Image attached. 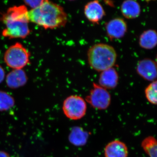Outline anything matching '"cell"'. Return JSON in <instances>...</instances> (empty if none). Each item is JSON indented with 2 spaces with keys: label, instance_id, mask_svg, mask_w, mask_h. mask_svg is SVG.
Instances as JSON below:
<instances>
[{
  "label": "cell",
  "instance_id": "obj_1",
  "mask_svg": "<svg viewBox=\"0 0 157 157\" xmlns=\"http://www.w3.org/2000/svg\"><path fill=\"white\" fill-rule=\"evenodd\" d=\"M29 21L45 29L64 27L67 24L68 16L62 6L48 0L36 9L29 11Z\"/></svg>",
  "mask_w": 157,
  "mask_h": 157
},
{
  "label": "cell",
  "instance_id": "obj_2",
  "mask_svg": "<svg viewBox=\"0 0 157 157\" xmlns=\"http://www.w3.org/2000/svg\"><path fill=\"white\" fill-rule=\"evenodd\" d=\"M5 25L3 36L9 39H25L30 33L29 11L24 5L10 7L0 17Z\"/></svg>",
  "mask_w": 157,
  "mask_h": 157
},
{
  "label": "cell",
  "instance_id": "obj_3",
  "mask_svg": "<svg viewBox=\"0 0 157 157\" xmlns=\"http://www.w3.org/2000/svg\"><path fill=\"white\" fill-rule=\"evenodd\" d=\"M89 64L98 72L113 67L117 59V53L113 47L104 43H98L91 46L87 52Z\"/></svg>",
  "mask_w": 157,
  "mask_h": 157
},
{
  "label": "cell",
  "instance_id": "obj_4",
  "mask_svg": "<svg viewBox=\"0 0 157 157\" xmlns=\"http://www.w3.org/2000/svg\"><path fill=\"white\" fill-rule=\"evenodd\" d=\"M30 53L21 43L17 42L9 47L4 54V60L9 67L20 70L30 63Z\"/></svg>",
  "mask_w": 157,
  "mask_h": 157
},
{
  "label": "cell",
  "instance_id": "obj_5",
  "mask_svg": "<svg viewBox=\"0 0 157 157\" xmlns=\"http://www.w3.org/2000/svg\"><path fill=\"white\" fill-rule=\"evenodd\" d=\"M63 112L71 120L81 119L87 111V104L83 98L78 95H71L66 98L63 104Z\"/></svg>",
  "mask_w": 157,
  "mask_h": 157
},
{
  "label": "cell",
  "instance_id": "obj_6",
  "mask_svg": "<svg viewBox=\"0 0 157 157\" xmlns=\"http://www.w3.org/2000/svg\"><path fill=\"white\" fill-rule=\"evenodd\" d=\"M85 101L94 109L105 110L111 104V97L107 90L94 83L92 88L86 97Z\"/></svg>",
  "mask_w": 157,
  "mask_h": 157
},
{
  "label": "cell",
  "instance_id": "obj_7",
  "mask_svg": "<svg viewBox=\"0 0 157 157\" xmlns=\"http://www.w3.org/2000/svg\"><path fill=\"white\" fill-rule=\"evenodd\" d=\"M106 33L110 40L123 38L128 30L127 23L123 18L117 17L109 21L105 25Z\"/></svg>",
  "mask_w": 157,
  "mask_h": 157
},
{
  "label": "cell",
  "instance_id": "obj_8",
  "mask_svg": "<svg viewBox=\"0 0 157 157\" xmlns=\"http://www.w3.org/2000/svg\"><path fill=\"white\" fill-rule=\"evenodd\" d=\"M136 71L139 76L147 81L153 82L157 78V65L151 59H144L138 62Z\"/></svg>",
  "mask_w": 157,
  "mask_h": 157
},
{
  "label": "cell",
  "instance_id": "obj_9",
  "mask_svg": "<svg viewBox=\"0 0 157 157\" xmlns=\"http://www.w3.org/2000/svg\"><path fill=\"white\" fill-rule=\"evenodd\" d=\"M84 13L88 20L94 24H99L106 14L103 6L98 1L87 3L84 6Z\"/></svg>",
  "mask_w": 157,
  "mask_h": 157
},
{
  "label": "cell",
  "instance_id": "obj_10",
  "mask_svg": "<svg viewBox=\"0 0 157 157\" xmlns=\"http://www.w3.org/2000/svg\"><path fill=\"white\" fill-rule=\"evenodd\" d=\"M105 157H128V149L123 141L114 140L109 142L104 149Z\"/></svg>",
  "mask_w": 157,
  "mask_h": 157
},
{
  "label": "cell",
  "instance_id": "obj_11",
  "mask_svg": "<svg viewBox=\"0 0 157 157\" xmlns=\"http://www.w3.org/2000/svg\"><path fill=\"white\" fill-rule=\"evenodd\" d=\"M118 74L116 70L111 67L101 72L99 76V85L106 90H112L117 86Z\"/></svg>",
  "mask_w": 157,
  "mask_h": 157
},
{
  "label": "cell",
  "instance_id": "obj_12",
  "mask_svg": "<svg viewBox=\"0 0 157 157\" xmlns=\"http://www.w3.org/2000/svg\"><path fill=\"white\" fill-rule=\"evenodd\" d=\"M7 86L12 89L25 85L28 80L25 71L22 69L13 70L8 73L6 78Z\"/></svg>",
  "mask_w": 157,
  "mask_h": 157
},
{
  "label": "cell",
  "instance_id": "obj_13",
  "mask_svg": "<svg viewBox=\"0 0 157 157\" xmlns=\"http://www.w3.org/2000/svg\"><path fill=\"white\" fill-rule=\"evenodd\" d=\"M121 11L124 17L129 19L137 18L140 14V7L139 3L133 0H127L122 3Z\"/></svg>",
  "mask_w": 157,
  "mask_h": 157
},
{
  "label": "cell",
  "instance_id": "obj_14",
  "mask_svg": "<svg viewBox=\"0 0 157 157\" xmlns=\"http://www.w3.org/2000/svg\"><path fill=\"white\" fill-rule=\"evenodd\" d=\"M139 45L141 48L151 49L157 45V33L154 30H147L144 32L139 38Z\"/></svg>",
  "mask_w": 157,
  "mask_h": 157
},
{
  "label": "cell",
  "instance_id": "obj_15",
  "mask_svg": "<svg viewBox=\"0 0 157 157\" xmlns=\"http://www.w3.org/2000/svg\"><path fill=\"white\" fill-rule=\"evenodd\" d=\"M88 135L87 132L79 127H76L72 130L69 135L70 143L75 146L84 145L87 142Z\"/></svg>",
  "mask_w": 157,
  "mask_h": 157
},
{
  "label": "cell",
  "instance_id": "obj_16",
  "mask_svg": "<svg viewBox=\"0 0 157 157\" xmlns=\"http://www.w3.org/2000/svg\"><path fill=\"white\" fill-rule=\"evenodd\" d=\"M144 151L149 157H157V140L152 136L144 138L141 142Z\"/></svg>",
  "mask_w": 157,
  "mask_h": 157
},
{
  "label": "cell",
  "instance_id": "obj_17",
  "mask_svg": "<svg viewBox=\"0 0 157 157\" xmlns=\"http://www.w3.org/2000/svg\"><path fill=\"white\" fill-rule=\"evenodd\" d=\"M15 105L14 98L9 93L0 90V111H8Z\"/></svg>",
  "mask_w": 157,
  "mask_h": 157
},
{
  "label": "cell",
  "instance_id": "obj_18",
  "mask_svg": "<svg viewBox=\"0 0 157 157\" xmlns=\"http://www.w3.org/2000/svg\"><path fill=\"white\" fill-rule=\"evenodd\" d=\"M145 95L151 104L157 105V80L151 82L145 90Z\"/></svg>",
  "mask_w": 157,
  "mask_h": 157
},
{
  "label": "cell",
  "instance_id": "obj_19",
  "mask_svg": "<svg viewBox=\"0 0 157 157\" xmlns=\"http://www.w3.org/2000/svg\"><path fill=\"white\" fill-rule=\"evenodd\" d=\"M44 2V0L42 1H24L25 4L26 6L32 8V9H36L39 7Z\"/></svg>",
  "mask_w": 157,
  "mask_h": 157
},
{
  "label": "cell",
  "instance_id": "obj_20",
  "mask_svg": "<svg viewBox=\"0 0 157 157\" xmlns=\"http://www.w3.org/2000/svg\"><path fill=\"white\" fill-rule=\"evenodd\" d=\"M6 78V73L4 68L0 65V83H2Z\"/></svg>",
  "mask_w": 157,
  "mask_h": 157
},
{
  "label": "cell",
  "instance_id": "obj_21",
  "mask_svg": "<svg viewBox=\"0 0 157 157\" xmlns=\"http://www.w3.org/2000/svg\"><path fill=\"white\" fill-rule=\"evenodd\" d=\"M0 157H11L9 155V154L7 153L6 152L0 151Z\"/></svg>",
  "mask_w": 157,
  "mask_h": 157
},
{
  "label": "cell",
  "instance_id": "obj_22",
  "mask_svg": "<svg viewBox=\"0 0 157 157\" xmlns=\"http://www.w3.org/2000/svg\"><path fill=\"white\" fill-rule=\"evenodd\" d=\"M156 64L157 65V56L156 57Z\"/></svg>",
  "mask_w": 157,
  "mask_h": 157
}]
</instances>
